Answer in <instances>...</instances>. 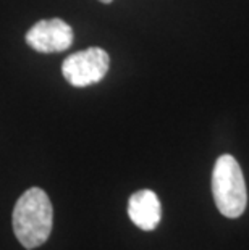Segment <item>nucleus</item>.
<instances>
[{
  "instance_id": "obj_5",
  "label": "nucleus",
  "mask_w": 249,
  "mask_h": 250,
  "mask_svg": "<svg viewBox=\"0 0 249 250\" xmlns=\"http://www.w3.org/2000/svg\"><path fill=\"white\" fill-rule=\"evenodd\" d=\"M128 216L142 231L156 229L162 218V207L157 194L149 189L135 192L128 200Z\"/></svg>"
},
{
  "instance_id": "obj_2",
  "label": "nucleus",
  "mask_w": 249,
  "mask_h": 250,
  "mask_svg": "<svg viewBox=\"0 0 249 250\" xmlns=\"http://www.w3.org/2000/svg\"><path fill=\"white\" fill-rule=\"evenodd\" d=\"M212 194L219 211L226 218H240L246 210L248 190L240 163L231 155H220L212 173Z\"/></svg>"
},
{
  "instance_id": "obj_6",
  "label": "nucleus",
  "mask_w": 249,
  "mask_h": 250,
  "mask_svg": "<svg viewBox=\"0 0 249 250\" xmlns=\"http://www.w3.org/2000/svg\"><path fill=\"white\" fill-rule=\"evenodd\" d=\"M99 2H102V3H112V0H99Z\"/></svg>"
},
{
  "instance_id": "obj_1",
  "label": "nucleus",
  "mask_w": 249,
  "mask_h": 250,
  "mask_svg": "<svg viewBox=\"0 0 249 250\" xmlns=\"http://www.w3.org/2000/svg\"><path fill=\"white\" fill-rule=\"evenodd\" d=\"M13 232L26 249L41 247L52 232L54 208L41 188H31L20 195L12 213Z\"/></svg>"
},
{
  "instance_id": "obj_4",
  "label": "nucleus",
  "mask_w": 249,
  "mask_h": 250,
  "mask_svg": "<svg viewBox=\"0 0 249 250\" xmlns=\"http://www.w3.org/2000/svg\"><path fill=\"white\" fill-rule=\"evenodd\" d=\"M26 44L41 54L63 52L73 44L71 26L60 18L41 20L24 36Z\"/></svg>"
},
{
  "instance_id": "obj_3",
  "label": "nucleus",
  "mask_w": 249,
  "mask_h": 250,
  "mask_svg": "<svg viewBox=\"0 0 249 250\" xmlns=\"http://www.w3.org/2000/svg\"><path fill=\"white\" fill-rule=\"evenodd\" d=\"M110 68V57L100 47L68 55L62 63V74L68 84L75 87H88L105 78Z\"/></svg>"
}]
</instances>
